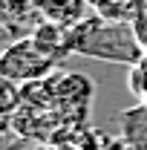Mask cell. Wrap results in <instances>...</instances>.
Instances as JSON below:
<instances>
[{
	"instance_id": "1",
	"label": "cell",
	"mask_w": 147,
	"mask_h": 150,
	"mask_svg": "<svg viewBox=\"0 0 147 150\" xmlns=\"http://www.w3.org/2000/svg\"><path fill=\"white\" fill-rule=\"evenodd\" d=\"M69 49L78 55L115 61V64H139L144 58V46L139 43L130 23L107 20L101 15L84 18L78 26L69 29Z\"/></svg>"
},
{
	"instance_id": "2",
	"label": "cell",
	"mask_w": 147,
	"mask_h": 150,
	"mask_svg": "<svg viewBox=\"0 0 147 150\" xmlns=\"http://www.w3.org/2000/svg\"><path fill=\"white\" fill-rule=\"evenodd\" d=\"M52 69H55V61L46 55L32 38H18V40H12V43L3 49V55H0V75L18 81L20 87L29 84V81L49 78Z\"/></svg>"
},
{
	"instance_id": "3",
	"label": "cell",
	"mask_w": 147,
	"mask_h": 150,
	"mask_svg": "<svg viewBox=\"0 0 147 150\" xmlns=\"http://www.w3.org/2000/svg\"><path fill=\"white\" fill-rule=\"evenodd\" d=\"M37 15H43V20L58 23L64 29H72L78 26L87 15V0H35Z\"/></svg>"
},
{
	"instance_id": "4",
	"label": "cell",
	"mask_w": 147,
	"mask_h": 150,
	"mask_svg": "<svg viewBox=\"0 0 147 150\" xmlns=\"http://www.w3.org/2000/svg\"><path fill=\"white\" fill-rule=\"evenodd\" d=\"M23 104V93H20V84L0 75V115H15Z\"/></svg>"
},
{
	"instance_id": "5",
	"label": "cell",
	"mask_w": 147,
	"mask_h": 150,
	"mask_svg": "<svg viewBox=\"0 0 147 150\" xmlns=\"http://www.w3.org/2000/svg\"><path fill=\"white\" fill-rule=\"evenodd\" d=\"M130 26H133V32H136V38H139V43L144 46V52H147V12H139L136 18L130 20Z\"/></svg>"
},
{
	"instance_id": "6",
	"label": "cell",
	"mask_w": 147,
	"mask_h": 150,
	"mask_svg": "<svg viewBox=\"0 0 147 150\" xmlns=\"http://www.w3.org/2000/svg\"><path fill=\"white\" fill-rule=\"evenodd\" d=\"M12 40H15V38H12V29H9L6 23H0V55H3V49H6Z\"/></svg>"
},
{
	"instance_id": "7",
	"label": "cell",
	"mask_w": 147,
	"mask_h": 150,
	"mask_svg": "<svg viewBox=\"0 0 147 150\" xmlns=\"http://www.w3.org/2000/svg\"><path fill=\"white\" fill-rule=\"evenodd\" d=\"M133 3H136V9H139V12H147V0H133Z\"/></svg>"
}]
</instances>
